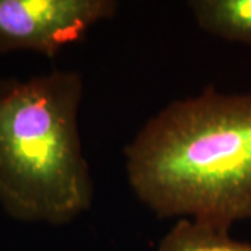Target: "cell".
<instances>
[{
    "mask_svg": "<svg viewBox=\"0 0 251 251\" xmlns=\"http://www.w3.org/2000/svg\"><path fill=\"white\" fill-rule=\"evenodd\" d=\"M125 153L130 187L156 216L224 230L251 219V92L208 85L175 100Z\"/></svg>",
    "mask_w": 251,
    "mask_h": 251,
    "instance_id": "cell-1",
    "label": "cell"
},
{
    "mask_svg": "<svg viewBox=\"0 0 251 251\" xmlns=\"http://www.w3.org/2000/svg\"><path fill=\"white\" fill-rule=\"evenodd\" d=\"M80 73L0 80V204L23 222L64 225L94 200L82 152Z\"/></svg>",
    "mask_w": 251,
    "mask_h": 251,
    "instance_id": "cell-2",
    "label": "cell"
},
{
    "mask_svg": "<svg viewBox=\"0 0 251 251\" xmlns=\"http://www.w3.org/2000/svg\"><path fill=\"white\" fill-rule=\"evenodd\" d=\"M116 0H0V53L53 57L116 14Z\"/></svg>",
    "mask_w": 251,
    "mask_h": 251,
    "instance_id": "cell-3",
    "label": "cell"
},
{
    "mask_svg": "<svg viewBox=\"0 0 251 251\" xmlns=\"http://www.w3.org/2000/svg\"><path fill=\"white\" fill-rule=\"evenodd\" d=\"M188 7L205 32L251 46V0H191Z\"/></svg>",
    "mask_w": 251,
    "mask_h": 251,
    "instance_id": "cell-4",
    "label": "cell"
},
{
    "mask_svg": "<svg viewBox=\"0 0 251 251\" xmlns=\"http://www.w3.org/2000/svg\"><path fill=\"white\" fill-rule=\"evenodd\" d=\"M159 251H251V243L232 239L229 230L183 218L162 239Z\"/></svg>",
    "mask_w": 251,
    "mask_h": 251,
    "instance_id": "cell-5",
    "label": "cell"
}]
</instances>
